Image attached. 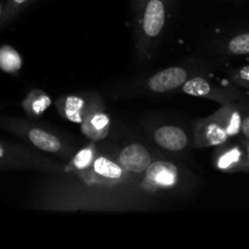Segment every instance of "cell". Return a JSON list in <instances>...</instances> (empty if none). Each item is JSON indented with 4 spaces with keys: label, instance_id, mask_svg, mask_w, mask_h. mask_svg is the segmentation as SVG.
Returning <instances> with one entry per match:
<instances>
[{
    "label": "cell",
    "instance_id": "cell-1",
    "mask_svg": "<svg viewBox=\"0 0 249 249\" xmlns=\"http://www.w3.org/2000/svg\"><path fill=\"white\" fill-rule=\"evenodd\" d=\"M0 126L27 139L32 145L36 146L40 151H44V152L67 155V150H66V146L63 145L62 141L56 135L44 130V129L36 128V126H28L23 122L11 118H2V117H0Z\"/></svg>",
    "mask_w": 249,
    "mask_h": 249
},
{
    "label": "cell",
    "instance_id": "cell-2",
    "mask_svg": "<svg viewBox=\"0 0 249 249\" xmlns=\"http://www.w3.org/2000/svg\"><path fill=\"white\" fill-rule=\"evenodd\" d=\"M169 2L170 0H147L146 1L140 18L141 33L139 46L142 51H145V49L151 45L164 29Z\"/></svg>",
    "mask_w": 249,
    "mask_h": 249
},
{
    "label": "cell",
    "instance_id": "cell-3",
    "mask_svg": "<svg viewBox=\"0 0 249 249\" xmlns=\"http://www.w3.org/2000/svg\"><path fill=\"white\" fill-rule=\"evenodd\" d=\"M181 88L184 94L213 100L220 105L237 102L245 97L241 94L240 90L235 88V85L229 88L216 87L203 77H194L191 79H187Z\"/></svg>",
    "mask_w": 249,
    "mask_h": 249
},
{
    "label": "cell",
    "instance_id": "cell-4",
    "mask_svg": "<svg viewBox=\"0 0 249 249\" xmlns=\"http://www.w3.org/2000/svg\"><path fill=\"white\" fill-rule=\"evenodd\" d=\"M214 167L223 173H249V160L246 148L240 140L216 146L213 157Z\"/></svg>",
    "mask_w": 249,
    "mask_h": 249
},
{
    "label": "cell",
    "instance_id": "cell-5",
    "mask_svg": "<svg viewBox=\"0 0 249 249\" xmlns=\"http://www.w3.org/2000/svg\"><path fill=\"white\" fill-rule=\"evenodd\" d=\"M143 174V186L150 190H172L180 180L177 165L163 160L151 163Z\"/></svg>",
    "mask_w": 249,
    "mask_h": 249
},
{
    "label": "cell",
    "instance_id": "cell-6",
    "mask_svg": "<svg viewBox=\"0 0 249 249\" xmlns=\"http://www.w3.org/2000/svg\"><path fill=\"white\" fill-rule=\"evenodd\" d=\"M230 140L223 124L212 114L207 118L199 119L195 126L194 145L196 147L219 146Z\"/></svg>",
    "mask_w": 249,
    "mask_h": 249
},
{
    "label": "cell",
    "instance_id": "cell-7",
    "mask_svg": "<svg viewBox=\"0 0 249 249\" xmlns=\"http://www.w3.org/2000/svg\"><path fill=\"white\" fill-rule=\"evenodd\" d=\"M56 107L63 118L72 123L80 124L92 111L101 108L102 105H96L94 101L79 95H66L57 100Z\"/></svg>",
    "mask_w": 249,
    "mask_h": 249
},
{
    "label": "cell",
    "instance_id": "cell-8",
    "mask_svg": "<svg viewBox=\"0 0 249 249\" xmlns=\"http://www.w3.org/2000/svg\"><path fill=\"white\" fill-rule=\"evenodd\" d=\"M152 162L151 153L140 143H130L123 147L118 157V163L124 170L133 174H143Z\"/></svg>",
    "mask_w": 249,
    "mask_h": 249
},
{
    "label": "cell",
    "instance_id": "cell-9",
    "mask_svg": "<svg viewBox=\"0 0 249 249\" xmlns=\"http://www.w3.org/2000/svg\"><path fill=\"white\" fill-rule=\"evenodd\" d=\"M189 79V73L182 67H169L160 71L148 79L147 87L153 92H168L182 87Z\"/></svg>",
    "mask_w": 249,
    "mask_h": 249
},
{
    "label": "cell",
    "instance_id": "cell-10",
    "mask_svg": "<svg viewBox=\"0 0 249 249\" xmlns=\"http://www.w3.org/2000/svg\"><path fill=\"white\" fill-rule=\"evenodd\" d=\"M125 179V170L118 162L105 156H96L90 170L89 181H100L104 184H117Z\"/></svg>",
    "mask_w": 249,
    "mask_h": 249
},
{
    "label": "cell",
    "instance_id": "cell-11",
    "mask_svg": "<svg viewBox=\"0 0 249 249\" xmlns=\"http://www.w3.org/2000/svg\"><path fill=\"white\" fill-rule=\"evenodd\" d=\"M153 140L160 147L170 152L184 151L189 145V136L177 125H162L153 131Z\"/></svg>",
    "mask_w": 249,
    "mask_h": 249
},
{
    "label": "cell",
    "instance_id": "cell-12",
    "mask_svg": "<svg viewBox=\"0 0 249 249\" xmlns=\"http://www.w3.org/2000/svg\"><path fill=\"white\" fill-rule=\"evenodd\" d=\"M245 108L240 102H231V104L221 105L220 108L213 113V116L223 124L228 135L231 138L241 135V124H242Z\"/></svg>",
    "mask_w": 249,
    "mask_h": 249
},
{
    "label": "cell",
    "instance_id": "cell-13",
    "mask_svg": "<svg viewBox=\"0 0 249 249\" xmlns=\"http://www.w3.org/2000/svg\"><path fill=\"white\" fill-rule=\"evenodd\" d=\"M80 128L88 139L92 141H99L108 135L111 119L108 114L105 113L101 108H96L80 123Z\"/></svg>",
    "mask_w": 249,
    "mask_h": 249
},
{
    "label": "cell",
    "instance_id": "cell-14",
    "mask_svg": "<svg viewBox=\"0 0 249 249\" xmlns=\"http://www.w3.org/2000/svg\"><path fill=\"white\" fill-rule=\"evenodd\" d=\"M32 162L29 151L0 141V168H29Z\"/></svg>",
    "mask_w": 249,
    "mask_h": 249
},
{
    "label": "cell",
    "instance_id": "cell-15",
    "mask_svg": "<svg viewBox=\"0 0 249 249\" xmlns=\"http://www.w3.org/2000/svg\"><path fill=\"white\" fill-rule=\"evenodd\" d=\"M96 147L94 143L78 151L71 160V169L77 173L82 179L89 181L91 165L96 158Z\"/></svg>",
    "mask_w": 249,
    "mask_h": 249
},
{
    "label": "cell",
    "instance_id": "cell-16",
    "mask_svg": "<svg viewBox=\"0 0 249 249\" xmlns=\"http://www.w3.org/2000/svg\"><path fill=\"white\" fill-rule=\"evenodd\" d=\"M50 96L45 91L39 89L29 91L22 101V107H23L24 112L31 117L41 116L50 107Z\"/></svg>",
    "mask_w": 249,
    "mask_h": 249
},
{
    "label": "cell",
    "instance_id": "cell-17",
    "mask_svg": "<svg viewBox=\"0 0 249 249\" xmlns=\"http://www.w3.org/2000/svg\"><path fill=\"white\" fill-rule=\"evenodd\" d=\"M224 51L235 57L249 56V29L229 36L224 44Z\"/></svg>",
    "mask_w": 249,
    "mask_h": 249
},
{
    "label": "cell",
    "instance_id": "cell-18",
    "mask_svg": "<svg viewBox=\"0 0 249 249\" xmlns=\"http://www.w3.org/2000/svg\"><path fill=\"white\" fill-rule=\"evenodd\" d=\"M22 68V57L17 50L10 45L0 48V70L9 74H16Z\"/></svg>",
    "mask_w": 249,
    "mask_h": 249
},
{
    "label": "cell",
    "instance_id": "cell-19",
    "mask_svg": "<svg viewBox=\"0 0 249 249\" xmlns=\"http://www.w3.org/2000/svg\"><path fill=\"white\" fill-rule=\"evenodd\" d=\"M32 0H7L0 16V27H6L10 22L14 21L17 15Z\"/></svg>",
    "mask_w": 249,
    "mask_h": 249
},
{
    "label": "cell",
    "instance_id": "cell-20",
    "mask_svg": "<svg viewBox=\"0 0 249 249\" xmlns=\"http://www.w3.org/2000/svg\"><path fill=\"white\" fill-rule=\"evenodd\" d=\"M229 79L235 87L249 90V65L232 68L229 71Z\"/></svg>",
    "mask_w": 249,
    "mask_h": 249
},
{
    "label": "cell",
    "instance_id": "cell-21",
    "mask_svg": "<svg viewBox=\"0 0 249 249\" xmlns=\"http://www.w3.org/2000/svg\"><path fill=\"white\" fill-rule=\"evenodd\" d=\"M241 105V104H240ZM245 108V107H243ZM241 136L248 139L249 140V111L245 108V113H243L242 124H241Z\"/></svg>",
    "mask_w": 249,
    "mask_h": 249
},
{
    "label": "cell",
    "instance_id": "cell-22",
    "mask_svg": "<svg viewBox=\"0 0 249 249\" xmlns=\"http://www.w3.org/2000/svg\"><path fill=\"white\" fill-rule=\"evenodd\" d=\"M146 1H147V0H135V7L136 10H138V12H142Z\"/></svg>",
    "mask_w": 249,
    "mask_h": 249
},
{
    "label": "cell",
    "instance_id": "cell-23",
    "mask_svg": "<svg viewBox=\"0 0 249 249\" xmlns=\"http://www.w3.org/2000/svg\"><path fill=\"white\" fill-rule=\"evenodd\" d=\"M240 142L242 143V145H243V147L246 148V152H247V156H248V160H249V140H248V139L243 138V136H241V139H240Z\"/></svg>",
    "mask_w": 249,
    "mask_h": 249
},
{
    "label": "cell",
    "instance_id": "cell-24",
    "mask_svg": "<svg viewBox=\"0 0 249 249\" xmlns=\"http://www.w3.org/2000/svg\"><path fill=\"white\" fill-rule=\"evenodd\" d=\"M241 104V106L242 107H245L246 109H247V111H249V99H247V97H243L242 100H240V101H238Z\"/></svg>",
    "mask_w": 249,
    "mask_h": 249
},
{
    "label": "cell",
    "instance_id": "cell-25",
    "mask_svg": "<svg viewBox=\"0 0 249 249\" xmlns=\"http://www.w3.org/2000/svg\"><path fill=\"white\" fill-rule=\"evenodd\" d=\"M1 11H2V9H1V6H0V16H1Z\"/></svg>",
    "mask_w": 249,
    "mask_h": 249
}]
</instances>
